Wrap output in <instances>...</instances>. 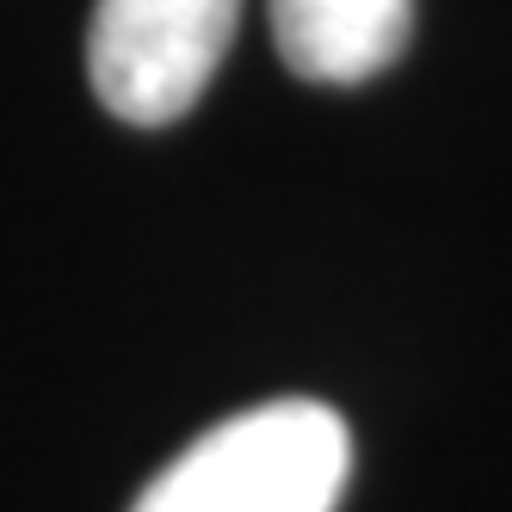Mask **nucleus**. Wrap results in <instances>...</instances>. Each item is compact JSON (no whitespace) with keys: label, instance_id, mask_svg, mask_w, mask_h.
Wrapping results in <instances>:
<instances>
[{"label":"nucleus","instance_id":"obj_1","mask_svg":"<svg viewBox=\"0 0 512 512\" xmlns=\"http://www.w3.org/2000/svg\"><path fill=\"white\" fill-rule=\"evenodd\" d=\"M352 432L327 401H260L179 451L130 512H334Z\"/></svg>","mask_w":512,"mask_h":512},{"label":"nucleus","instance_id":"obj_2","mask_svg":"<svg viewBox=\"0 0 512 512\" xmlns=\"http://www.w3.org/2000/svg\"><path fill=\"white\" fill-rule=\"evenodd\" d=\"M241 25V0H99L87 75L124 124H173L204 99Z\"/></svg>","mask_w":512,"mask_h":512},{"label":"nucleus","instance_id":"obj_3","mask_svg":"<svg viewBox=\"0 0 512 512\" xmlns=\"http://www.w3.org/2000/svg\"><path fill=\"white\" fill-rule=\"evenodd\" d=\"M414 0H272V44L303 81L358 87L408 50Z\"/></svg>","mask_w":512,"mask_h":512}]
</instances>
